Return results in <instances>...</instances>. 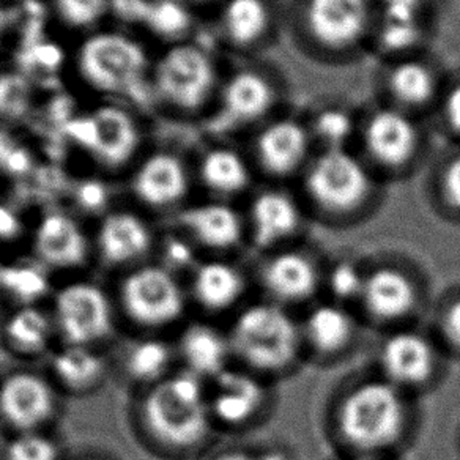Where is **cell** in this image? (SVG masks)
I'll return each instance as SVG.
<instances>
[{
  "label": "cell",
  "instance_id": "obj_1",
  "mask_svg": "<svg viewBox=\"0 0 460 460\" xmlns=\"http://www.w3.org/2000/svg\"><path fill=\"white\" fill-rule=\"evenodd\" d=\"M374 0H288L286 39L314 64L344 66L371 51Z\"/></svg>",
  "mask_w": 460,
  "mask_h": 460
},
{
  "label": "cell",
  "instance_id": "obj_2",
  "mask_svg": "<svg viewBox=\"0 0 460 460\" xmlns=\"http://www.w3.org/2000/svg\"><path fill=\"white\" fill-rule=\"evenodd\" d=\"M290 106L288 77L278 65L265 58L229 60L202 129L205 137L243 141Z\"/></svg>",
  "mask_w": 460,
  "mask_h": 460
},
{
  "label": "cell",
  "instance_id": "obj_3",
  "mask_svg": "<svg viewBox=\"0 0 460 460\" xmlns=\"http://www.w3.org/2000/svg\"><path fill=\"white\" fill-rule=\"evenodd\" d=\"M438 144L426 119L376 100L359 106L353 148L384 183L426 171Z\"/></svg>",
  "mask_w": 460,
  "mask_h": 460
},
{
  "label": "cell",
  "instance_id": "obj_4",
  "mask_svg": "<svg viewBox=\"0 0 460 460\" xmlns=\"http://www.w3.org/2000/svg\"><path fill=\"white\" fill-rule=\"evenodd\" d=\"M229 60L211 43L167 46L152 66V92L164 108L200 125L217 102Z\"/></svg>",
  "mask_w": 460,
  "mask_h": 460
},
{
  "label": "cell",
  "instance_id": "obj_5",
  "mask_svg": "<svg viewBox=\"0 0 460 460\" xmlns=\"http://www.w3.org/2000/svg\"><path fill=\"white\" fill-rule=\"evenodd\" d=\"M384 185L355 148H326L314 155L295 188L306 210L345 219L371 208Z\"/></svg>",
  "mask_w": 460,
  "mask_h": 460
},
{
  "label": "cell",
  "instance_id": "obj_6",
  "mask_svg": "<svg viewBox=\"0 0 460 460\" xmlns=\"http://www.w3.org/2000/svg\"><path fill=\"white\" fill-rule=\"evenodd\" d=\"M152 66L141 41L122 32H92L76 52L84 83L117 100L146 102L154 98Z\"/></svg>",
  "mask_w": 460,
  "mask_h": 460
},
{
  "label": "cell",
  "instance_id": "obj_7",
  "mask_svg": "<svg viewBox=\"0 0 460 460\" xmlns=\"http://www.w3.org/2000/svg\"><path fill=\"white\" fill-rule=\"evenodd\" d=\"M211 418L202 378L188 371L154 385L142 403L146 429L161 445L172 449H190L202 443Z\"/></svg>",
  "mask_w": 460,
  "mask_h": 460
},
{
  "label": "cell",
  "instance_id": "obj_8",
  "mask_svg": "<svg viewBox=\"0 0 460 460\" xmlns=\"http://www.w3.org/2000/svg\"><path fill=\"white\" fill-rule=\"evenodd\" d=\"M210 43L230 60L265 58L288 26V0H223L210 14Z\"/></svg>",
  "mask_w": 460,
  "mask_h": 460
},
{
  "label": "cell",
  "instance_id": "obj_9",
  "mask_svg": "<svg viewBox=\"0 0 460 460\" xmlns=\"http://www.w3.org/2000/svg\"><path fill=\"white\" fill-rule=\"evenodd\" d=\"M242 142L261 183L296 185L317 154L306 114L294 106L275 115Z\"/></svg>",
  "mask_w": 460,
  "mask_h": 460
},
{
  "label": "cell",
  "instance_id": "obj_10",
  "mask_svg": "<svg viewBox=\"0 0 460 460\" xmlns=\"http://www.w3.org/2000/svg\"><path fill=\"white\" fill-rule=\"evenodd\" d=\"M338 428L344 440L363 453L394 445L405 428L401 388L385 378L355 386L339 405Z\"/></svg>",
  "mask_w": 460,
  "mask_h": 460
},
{
  "label": "cell",
  "instance_id": "obj_11",
  "mask_svg": "<svg viewBox=\"0 0 460 460\" xmlns=\"http://www.w3.org/2000/svg\"><path fill=\"white\" fill-rule=\"evenodd\" d=\"M303 332L279 305L261 303L238 314L229 332L232 355L251 369L279 372L300 352Z\"/></svg>",
  "mask_w": 460,
  "mask_h": 460
},
{
  "label": "cell",
  "instance_id": "obj_12",
  "mask_svg": "<svg viewBox=\"0 0 460 460\" xmlns=\"http://www.w3.org/2000/svg\"><path fill=\"white\" fill-rule=\"evenodd\" d=\"M451 68L432 49L377 60L372 100L426 119L434 112Z\"/></svg>",
  "mask_w": 460,
  "mask_h": 460
},
{
  "label": "cell",
  "instance_id": "obj_13",
  "mask_svg": "<svg viewBox=\"0 0 460 460\" xmlns=\"http://www.w3.org/2000/svg\"><path fill=\"white\" fill-rule=\"evenodd\" d=\"M68 137L104 169H122L141 147V129L135 117L114 102L71 120Z\"/></svg>",
  "mask_w": 460,
  "mask_h": 460
},
{
  "label": "cell",
  "instance_id": "obj_14",
  "mask_svg": "<svg viewBox=\"0 0 460 460\" xmlns=\"http://www.w3.org/2000/svg\"><path fill=\"white\" fill-rule=\"evenodd\" d=\"M125 313L137 325L161 328L177 322L185 311V294L166 267L148 265L129 273L120 288Z\"/></svg>",
  "mask_w": 460,
  "mask_h": 460
},
{
  "label": "cell",
  "instance_id": "obj_15",
  "mask_svg": "<svg viewBox=\"0 0 460 460\" xmlns=\"http://www.w3.org/2000/svg\"><path fill=\"white\" fill-rule=\"evenodd\" d=\"M194 180L210 199L229 200L248 198L261 180L242 141L207 137L194 161Z\"/></svg>",
  "mask_w": 460,
  "mask_h": 460
},
{
  "label": "cell",
  "instance_id": "obj_16",
  "mask_svg": "<svg viewBox=\"0 0 460 460\" xmlns=\"http://www.w3.org/2000/svg\"><path fill=\"white\" fill-rule=\"evenodd\" d=\"M54 323L66 344L93 347L114 326L108 295L93 282H71L56 295Z\"/></svg>",
  "mask_w": 460,
  "mask_h": 460
},
{
  "label": "cell",
  "instance_id": "obj_17",
  "mask_svg": "<svg viewBox=\"0 0 460 460\" xmlns=\"http://www.w3.org/2000/svg\"><path fill=\"white\" fill-rule=\"evenodd\" d=\"M246 199L244 217L259 246L282 243L300 229L306 205L295 185L259 183Z\"/></svg>",
  "mask_w": 460,
  "mask_h": 460
},
{
  "label": "cell",
  "instance_id": "obj_18",
  "mask_svg": "<svg viewBox=\"0 0 460 460\" xmlns=\"http://www.w3.org/2000/svg\"><path fill=\"white\" fill-rule=\"evenodd\" d=\"M111 13L167 46L198 40L200 13L186 0H112Z\"/></svg>",
  "mask_w": 460,
  "mask_h": 460
},
{
  "label": "cell",
  "instance_id": "obj_19",
  "mask_svg": "<svg viewBox=\"0 0 460 460\" xmlns=\"http://www.w3.org/2000/svg\"><path fill=\"white\" fill-rule=\"evenodd\" d=\"M58 407L52 385L39 374L18 371L0 384V418L20 432L39 430Z\"/></svg>",
  "mask_w": 460,
  "mask_h": 460
},
{
  "label": "cell",
  "instance_id": "obj_20",
  "mask_svg": "<svg viewBox=\"0 0 460 460\" xmlns=\"http://www.w3.org/2000/svg\"><path fill=\"white\" fill-rule=\"evenodd\" d=\"M194 171L183 156L173 152H155L136 167L133 192L152 208H171L181 204L191 190Z\"/></svg>",
  "mask_w": 460,
  "mask_h": 460
},
{
  "label": "cell",
  "instance_id": "obj_21",
  "mask_svg": "<svg viewBox=\"0 0 460 460\" xmlns=\"http://www.w3.org/2000/svg\"><path fill=\"white\" fill-rule=\"evenodd\" d=\"M179 221L199 244L211 250L235 248L248 227L243 211L234 202L219 199L185 207Z\"/></svg>",
  "mask_w": 460,
  "mask_h": 460
},
{
  "label": "cell",
  "instance_id": "obj_22",
  "mask_svg": "<svg viewBox=\"0 0 460 460\" xmlns=\"http://www.w3.org/2000/svg\"><path fill=\"white\" fill-rule=\"evenodd\" d=\"M33 250L45 267L77 269L87 259L89 242L76 219L62 211H52L41 217L35 227Z\"/></svg>",
  "mask_w": 460,
  "mask_h": 460
},
{
  "label": "cell",
  "instance_id": "obj_23",
  "mask_svg": "<svg viewBox=\"0 0 460 460\" xmlns=\"http://www.w3.org/2000/svg\"><path fill=\"white\" fill-rule=\"evenodd\" d=\"M380 365L385 380L397 388L418 386L434 374V347L420 332H397L382 345Z\"/></svg>",
  "mask_w": 460,
  "mask_h": 460
},
{
  "label": "cell",
  "instance_id": "obj_24",
  "mask_svg": "<svg viewBox=\"0 0 460 460\" xmlns=\"http://www.w3.org/2000/svg\"><path fill=\"white\" fill-rule=\"evenodd\" d=\"M215 380L210 401L211 416L227 426H242L262 409L265 390L248 372H221Z\"/></svg>",
  "mask_w": 460,
  "mask_h": 460
},
{
  "label": "cell",
  "instance_id": "obj_25",
  "mask_svg": "<svg viewBox=\"0 0 460 460\" xmlns=\"http://www.w3.org/2000/svg\"><path fill=\"white\" fill-rule=\"evenodd\" d=\"M359 300L374 319L396 322L415 309L418 292L413 281L403 271L384 267L366 275Z\"/></svg>",
  "mask_w": 460,
  "mask_h": 460
},
{
  "label": "cell",
  "instance_id": "obj_26",
  "mask_svg": "<svg viewBox=\"0 0 460 460\" xmlns=\"http://www.w3.org/2000/svg\"><path fill=\"white\" fill-rule=\"evenodd\" d=\"M96 243L104 262L127 265L147 254L152 246V232L135 213L114 211L102 219Z\"/></svg>",
  "mask_w": 460,
  "mask_h": 460
},
{
  "label": "cell",
  "instance_id": "obj_27",
  "mask_svg": "<svg viewBox=\"0 0 460 460\" xmlns=\"http://www.w3.org/2000/svg\"><path fill=\"white\" fill-rule=\"evenodd\" d=\"M263 286L279 303H298L315 294L320 275L309 257L288 251L273 257L263 269Z\"/></svg>",
  "mask_w": 460,
  "mask_h": 460
},
{
  "label": "cell",
  "instance_id": "obj_28",
  "mask_svg": "<svg viewBox=\"0 0 460 460\" xmlns=\"http://www.w3.org/2000/svg\"><path fill=\"white\" fill-rule=\"evenodd\" d=\"M180 353L186 371L199 378H215L227 369L232 355L229 336L204 323L188 326L180 339Z\"/></svg>",
  "mask_w": 460,
  "mask_h": 460
},
{
  "label": "cell",
  "instance_id": "obj_29",
  "mask_svg": "<svg viewBox=\"0 0 460 460\" xmlns=\"http://www.w3.org/2000/svg\"><path fill=\"white\" fill-rule=\"evenodd\" d=\"M242 271L223 261L199 265L192 276V294L210 311H224L234 306L244 292Z\"/></svg>",
  "mask_w": 460,
  "mask_h": 460
},
{
  "label": "cell",
  "instance_id": "obj_30",
  "mask_svg": "<svg viewBox=\"0 0 460 460\" xmlns=\"http://www.w3.org/2000/svg\"><path fill=\"white\" fill-rule=\"evenodd\" d=\"M317 150L353 148L358 128L359 106L323 102L305 111Z\"/></svg>",
  "mask_w": 460,
  "mask_h": 460
},
{
  "label": "cell",
  "instance_id": "obj_31",
  "mask_svg": "<svg viewBox=\"0 0 460 460\" xmlns=\"http://www.w3.org/2000/svg\"><path fill=\"white\" fill-rule=\"evenodd\" d=\"M52 372L60 385L75 393L93 390L106 374L100 353L89 345H65L52 359Z\"/></svg>",
  "mask_w": 460,
  "mask_h": 460
},
{
  "label": "cell",
  "instance_id": "obj_32",
  "mask_svg": "<svg viewBox=\"0 0 460 460\" xmlns=\"http://www.w3.org/2000/svg\"><path fill=\"white\" fill-rule=\"evenodd\" d=\"M301 332L315 350L336 353L352 342L355 320L339 305H322L309 313Z\"/></svg>",
  "mask_w": 460,
  "mask_h": 460
},
{
  "label": "cell",
  "instance_id": "obj_33",
  "mask_svg": "<svg viewBox=\"0 0 460 460\" xmlns=\"http://www.w3.org/2000/svg\"><path fill=\"white\" fill-rule=\"evenodd\" d=\"M428 191L441 210L460 215V144H441L426 167Z\"/></svg>",
  "mask_w": 460,
  "mask_h": 460
},
{
  "label": "cell",
  "instance_id": "obj_34",
  "mask_svg": "<svg viewBox=\"0 0 460 460\" xmlns=\"http://www.w3.org/2000/svg\"><path fill=\"white\" fill-rule=\"evenodd\" d=\"M54 320L35 306H21L5 322V339L8 345L22 355L45 352L51 342Z\"/></svg>",
  "mask_w": 460,
  "mask_h": 460
},
{
  "label": "cell",
  "instance_id": "obj_35",
  "mask_svg": "<svg viewBox=\"0 0 460 460\" xmlns=\"http://www.w3.org/2000/svg\"><path fill=\"white\" fill-rule=\"evenodd\" d=\"M51 288L49 276L37 263H5L0 279V290L20 301L21 306H33Z\"/></svg>",
  "mask_w": 460,
  "mask_h": 460
},
{
  "label": "cell",
  "instance_id": "obj_36",
  "mask_svg": "<svg viewBox=\"0 0 460 460\" xmlns=\"http://www.w3.org/2000/svg\"><path fill=\"white\" fill-rule=\"evenodd\" d=\"M172 363L171 347L160 339H146L133 345L127 357L129 377L141 384H160Z\"/></svg>",
  "mask_w": 460,
  "mask_h": 460
},
{
  "label": "cell",
  "instance_id": "obj_37",
  "mask_svg": "<svg viewBox=\"0 0 460 460\" xmlns=\"http://www.w3.org/2000/svg\"><path fill=\"white\" fill-rule=\"evenodd\" d=\"M429 125L440 144H460V66L449 71Z\"/></svg>",
  "mask_w": 460,
  "mask_h": 460
},
{
  "label": "cell",
  "instance_id": "obj_38",
  "mask_svg": "<svg viewBox=\"0 0 460 460\" xmlns=\"http://www.w3.org/2000/svg\"><path fill=\"white\" fill-rule=\"evenodd\" d=\"M112 0H51L58 20L73 31H92L111 13Z\"/></svg>",
  "mask_w": 460,
  "mask_h": 460
},
{
  "label": "cell",
  "instance_id": "obj_39",
  "mask_svg": "<svg viewBox=\"0 0 460 460\" xmlns=\"http://www.w3.org/2000/svg\"><path fill=\"white\" fill-rule=\"evenodd\" d=\"M5 460H58L56 441L33 432H20L5 447Z\"/></svg>",
  "mask_w": 460,
  "mask_h": 460
},
{
  "label": "cell",
  "instance_id": "obj_40",
  "mask_svg": "<svg viewBox=\"0 0 460 460\" xmlns=\"http://www.w3.org/2000/svg\"><path fill=\"white\" fill-rule=\"evenodd\" d=\"M366 275L350 262H341L332 267L328 275V288L338 300H355L361 296Z\"/></svg>",
  "mask_w": 460,
  "mask_h": 460
},
{
  "label": "cell",
  "instance_id": "obj_41",
  "mask_svg": "<svg viewBox=\"0 0 460 460\" xmlns=\"http://www.w3.org/2000/svg\"><path fill=\"white\" fill-rule=\"evenodd\" d=\"M377 12L437 20L441 0H374Z\"/></svg>",
  "mask_w": 460,
  "mask_h": 460
},
{
  "label": "cell",
  "instance_id": "obj_42",
  "mask_svg": "<svg viewBox=\"0 0 460 460\" xmlns=\"http://www.w3.org/2000/svg\"><path fill=\"white\" fill-rule=\"evenodd\" d=\"M441 330H443L445 338L460 349V298L454 300L445 309L443 317H441Z\"/></svg>",
  "mask_w": 460,
  "mask_h": 460
},
{
  "label": "cell",
  "instance_id": "obj_43",
  "mask_svg": "<svg viewBox=\"0 0 460 460\" xmlns=\"http://www.w3.org/2000/svg\"><path fill=\"white\" fill-rule=\"evenodd\" d=\"M22 223L16 211L7 205L0 204V242H10L20 237Z\"/></svg>",
  "mask_w": 460,
  "mask_h": 460
},
{
  "label": "cell",
  "instance_id": "obj_44",
  "mask_svg": "<svg viewBox=\"0 0 460 460\" xmlns=\"http://www.w3.org/2000/svg\"><path fill=\"white\" fill-rule=\"evenodd\" d=\"M192 248L181 238H171L166 243V259L172 267H188L192 262Z\"/></svg>",
  "mask_w": 460,
  "mask_h": 460
},
{
  "label": "cell",
  "instance_id": "obj_45",
  "mask_svg": "<svg viewBox=\"0 0 460 460\" xmlns=\"http://www.w3.org/2000/svg\"><path fill=\"white\" fill-rule=\"evenodd\" d=\"M77 199H79L81 207L85 210H98V208H102V205L106 200V192L100 186L85 185L79 190Z\"/></svg>",
  "mask_w": 460,
  "mask_h": 460
},
{
  "label": "cell",
  "instance_id": "obj_46",
  "mask_svg": "<svg viewBox=\"0 0 460 460\" xmlns=\"http://www.w3.org/2000/svg\"><path fill=\"white\" fill-rule=\"evenodd\" d=\"M10 24H12V13L2 2H0V45L4 43V40L7 37L8 31H10Z\"/></svg>",
  "mask_w": 460,
  "mask_h": 460
},
{
  "label": "cell",
  "instance_id": "obj_47",
  "mask_svg": "<svg viewBox=\"0 0 460 460\" xmlns=\"http://www.w3.org/2000/svg\"><path fill=\"white\" fill-rule=\"evenodd\" d=\"M186 2L196 8L199 13H207L210 16V14L215 12V8H217L223 0H186Z\"/></svg>",
  "mask_w": 460,
  "mask_h": 460
},
{
  "label": "cell",
  "instance_id": "obj_48",
  "mask_svg": "<svg viewBox=\"0 0 460 460\" xmlns=\"http://www.w3.org/2000/svg\"><path fill=\"white\" fill-rule=\"evenodd\" d=\"M213 460H261V456L237 449V451H227V453L219 454Z\"/></svg>",
  "mask_w": 460,
  "mask_h": 460
},
{
  "label": "cell",
  "instance_id": "obj_49",
  "mask_svg": "<svg viewBox=\"0 0 460 460\" xmlns=\"http://www.w3.org/2000/svg\"><path fill=\"white\" fill-rule=\"evenodd\" d=\"M261 460H288L286 459V456L282 453H278V451H270V453H265L261 456Z\"/></svg>",
  "mask_w": 460,
  "mask_h": 460
},
{
  "label": "cell",
  "instance_id": "obj_50",
  "mask_svg": "<svg viewBox=\"0 0 460 460\" xmlns=\"http://www.w3.org/2000/svg\"><path fill=\"white\" fill-rule=\"evenodd\" d=\"M4 265H5V263L0 262V279H2V271H4Z\"/></svg>",
  "mask_w": 460,
  "mask_h": 460
},
{
  "label": "cell",
  "instance_id": "obj_51",
  "mask_svg": "<svg viewBox=\"0 0 460 460\" xmlns=\"http://www.w3.org/2000/svg\"><path fill=\"white\" fill-rule=\"evenodd\" d=\"M352 460H376V459H372V457H357V459H352Z\"/></svg>",
  "mask_w": 460,
  "mask_h": 460
},
{
  "label": "cell",
  "instance_id": "obj_52",
  "mask_svg": "<svg viewBox=\"0 0 460 460\" xmlns=\"http://www.w3.org/2000/svg\"><path fill=\"white\" fill-rule=\"evenodd\" d=\"M79 460H96V459H79Z\"/></svg>",
  "mask_w": 460,
  "mask_h": 460
}]
</instances>
